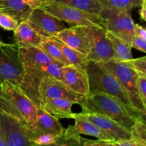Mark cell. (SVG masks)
I'll return each mask as SVG.
<instances>
[{
	"label": "cell",
	"mask_w": 146,
	"mask_h": 146,
	"mask_svg": "<svg viewBox=\"0 0 146 146\" xmlns=\"http://www.w3.org/2000/svg\"><path fill=\"white\" fill-rule=\"evenodd\" d=\"M36 111V105L19 87L7 81L0 84V113L15 118L27 127L31 132V140L38 134Z\"/></svg>",
	"instance_id": "obj_1"
},
{
	"label": "cell",
	"mask_w": 146,
	"mask_h": 146,
	"mask_svg": "<svg viewBox=\"0 0 146 146\" xmlns=\"http://www.w3.org/2000/svg\"><path fill=\"white\" fill-rule=\"evenodd\" d=\"M82 108V113H94L111 118L126 129L131 131L136 118L145 116L133 112L119 99L103 93L89 94Z\"/></svg>",
	"instance_id": "obj_2"
},
{
	"label": "cell",
	"mask_w": 146,
	"mask_h": 146,
	"mask_svg": "<svg viewBox=\"0 0 146 146\" xmlns=\"http://www.w3.org/2000/svg\"><path fill=\"white\" fill-rule=\"evenodd\" d=\"M86 72L89 84V94L103 93L113 96L119 99L133 112L145 116L134 108L125 88L102 64L88 61Z\"/></svg>",
	"instance_id": "obj_3"
},
{
	"label": "cell",
	"mask_w": 146,
	"mask_h": 146,
	"mask_svg": "<svg viewBox=\"0 0 146 146\" xmlns=\"http://www.w3.org/2000/svg\"><path fill=\"white\" fill-rule=\"evenodd\" d=\"M99 17L106 31L112 33L128 45H131L135 24L131 10L103 8Z\"/></svg>",
	"instance_id": "obj_4"
},
{
	"label": "cell",
	"mask_w": 146,
	"mask_h": 146,
	"mask_svg": "<svg viewBox=\"0 0 146 146\" xmlns=\"http://www.w3.org/2000/svg\"><path fill=\"white\" fill-rule=\"evenodd\" d=\"M25 71L19 58V48L15 44L0 47V84L7 81L24 88Z\"/></svg>",
	"instance_id": "obj_5"
},
{
	"label": "cell",
	"mask_w": 146,
	"mask_h": 146,
	"mask_svg": "<svg viewBox=\"0 0 146 146\" xmlns=\"http://www.w3.org/2000/svg\"><path fill=\"white\" fill-rule=\"evenodd\" d=\"M63 22L71 27H90L103 28L102 21L99 16L89 14L82 10L58 3H46L42 7Z\"/></svg>",
	"instance_id": "obj_6"
},
{
	"label": "cell",
	"mask_w": 146,
	"mask_h": 146,
	"mask_svg": "<svg viewBox=\"0 0 146 146\" xmlns=\"http://www.w3.org/2000/svg\"><path fill=\"white\" fill-rule=\"evenodd\" d=\"M101 64H102L121 83L128 93L134 108L145 115L146 108L141 103L137 89V78L138 74L123 61L111 59L107 62Z\"/></svg>",
	"instance_id": "obj_7"
},
{
	"label": "cell",
	"mask_w": 146,
	"mask_h": 146,
	"mask_svg": "<svg viewBox=\"0 0 146 146\" xmlns=\"http://www.w3.org/2000/svg\"><path fill=\"white\" fill-rule=\"evenodd\" d=\"M37 107L44 101L51 98L69 100L83 107L86 100V97L74 92L62 81L54 78H44L40 81L37 88Z\"/></svg>",
	"instance_id": "obj_8"
},
{
	"label": "cell",
	"mask_w": 146,
	"mask_h": 146,
	"mask_svg": "<svg viewBox=\"0 0 146 146\" xmlns=\"http://www.w3.org/2000/svg\"><path fill=\"white\" fill-rule=\"evenodd\" d=\"M0 134L6 146H38L27 127L3 113H0Z\"/></svg>",
	"instance_id": "obj_9"
},
{
	"label": "cell",
	"mask_w": 146,
	"mask_h": 146,
	"mask_svg": "<svg viewBox=\"0 0 146 146\" xmlns=\"http://www.w3.org/2000/svg\"><path fill=\"white\" fill-rule=\"evenodd\" d=\"M90 51L87 56L88 61L96 63H105L113 58V49L106 35L105 29L88 28Z\"/></svg>",
	"instance_id": "obj_10"
},
{
	"label": "cell",
	"mask_w": 146,
	"mask_h": 146,
	"mask_svg": "<svg viewBox=\"0 0 146 146\" xmlns=\"http://www.w3.org/2000/svg\"><path fill=\"white\" fill-rule=\"evenodd\" d=\"M27 21L42 37H54L66 28L63 21L47 12L42 7L34 9Z\"/></svg>",
	"instance_id": "obj_11"
},
{
	"label": "cell",
	"mask_w": 146,
	"mask_h": 146,
	"mask_svg": "<svg viewBox=\"0 0 146 146\" xmlns=\"http://www.w3.org/2000/svg\"><path fill=\"white\" fill-rule=\"evenodd\" d=\"M88 28V27L82 26L66 27L54 37L58 38L70 48L87 56L90 51Z\"/></svg>",
	"instance_id": "obj_12"
},
{
	"label": "cell",
	"mask_w": 146,
	"mask_h": 146,
	"mask_svg": "<svg viewBox=\"0 0 146 146\" xmlns=\"http://www.w3.org/2000/svg\"><path fill=\"white\" fill-rule=\"evenodd\" d=\"M80 114L111 137L113 142H118L131 138V133L129 130L106 115L94 113L81 112Z\"/></svg>",
	"instance_id": "obj_13"
},
{
	"label": "cell",
	"mask_w": 146,
	"mask_h": 146,
	"mask_svg": "<svg viewBox=\"0 0 146 146\" xmlns=\"http://www.w3.org/2000/svg\"><path fill=\"white\" fill-rule=\"evenodd\" d=\"M61 71V81L71 91L86 97L89 95V84L85 70L68 65L64 66Z\"/></svg>",
	"instance_id": "obj_14"
},
{
	"label": "cell",
	"mask_w": 146,
	"mask_h": 146,
	"mask_svg": "<svg viewBox=\"0 0 146 146\" xmlns=\"http://www.w3.org/2000/svg\"><path fill=\"white\" fill-rule=\"evenodd\" d=\"M44 5L38 0H0V11L11 16L20 24L27 21L34 9Z\"/></svg>",
	"instance_id": "obj_15"
},
{
	"label": "cell",
	"mask_w": 146,
	"mask_h": 146,
	"mask_svg": "<svg viewBox=\"0 0 146 146\" xmlns=\"http://www.w3.org/2000/svg\"><path fill=\"white\" fill-rule=\"evenodd\" d=\"M19 58L24 70L56 62L38 46L18 47Z\"/></svg>",
	"instance_id": "obj_16"
},
{
	"label": "cell",
	"mask_w": 146,
	"mask_h": 146,
	"mask_svg": "<svg viewBox=\"0 0 146 146\" xmlns=\"http://www.w3.org/2000/svg\"><path fill=\"white\" fill-rule=\"evenodd\" d=\"M36 116L38 135L41 133H51L56 135L64 133L65 128L59 122L58 118L41 107H37Z\"/></svg>",
	"instance_id": "obj_17"
},
{
	"label": "cell",
	"mask_w": 146,
	"mask_h": 146,
	"mask_svg": "<svg viewBox=\"0 0 146 146\" xmlns=\"http://www.w3.org/2000/svg\"><path fill=\"white\" fill-rule=\"evenodd\" d=\"M42 38L30 27L27 21L19 24L14 31V41L18 47L38 46Z\"/></svg>",
	"instance_id": "obj_18"
},
{
	"label": "cell",
	"mask_w": 146,
	"mask_h": 146,
	"mask_svg": "<svg viewBox=\"0 0 146 146\" xmlns=\"http://www.w3.org/2000/svg\"><path fill=\"white\" fill-rule=\"evenodd\" d=\"M74 104L73 101L64 98H51L43 101L40 106L56 117L57 118H72L74 113L71 107Z\"/></svg>",
	"instance_id": "obj_19"
},
{
	"label": "cell",
	"mask_w": 146,
	"mask_h": 146,
	"mask_svg": "<svg viewBox=\"0 0 146 146\" xmlns=\"http://www.w3.org/2000/svg\"><path fill=\"white\" fill-rule=\"evenodd\" d=\"M72 119H74L75 121V124L73 125L74 129L80 135L84 134V135L96 137L98 140H101V141L113 142L111 137L103 132L100 128H98L93 123L86 119L85 117L81 115L80 113H74Z\"/></svg>",
	"instance_id": "obj_20"
},
{
	"label": "cell",
	"mask_w": 146,
	"mask_h": 146,
	"mask_svg": "<svg viewBox=\"0 0 146 146\" xmlns=\"http://www.w3.org/2000/svg\"><path fill=\"white\" fill-rule=\"evenodd\" d=\"M46 3H58L65 4L89 14L98 16H99L103 9V7L97 0H46Z\"/></svg>",
	"instance_id": "obj_21"
},
{
	"label": "cell",
	"mask_w": 146,
	"mask_h": 146,
	"mask_svg": "<svg viewBox=\"0 0 146 146\" xmlns=\"http://www.w3.org/2000/svg\"><path fill=\"white\" fill-rule=\"evenodd\" d=\"M106 30V29H105ZM106 35L111 41L113 49V58L119 61H125L133 58L131 46L110 31L106 30Z\"/></svg>",
	"instance_id": "obj_22"
},
{
	"label": "cell",
	"mask_w": 146,
	"mask_h": 146,
	"mask_svg": "<svg viewBox=\"0 0 146 146\" xmlns=\"http://www.w3.org/2000/svg\"><path fill=\"white\" fill-rule=\"evenodd\" d=\"M54 38L55 39L57 45L61 48L64 57L66 58L70 65H72L74 66L81 68V69L86 71L87 63L88 61L86 56L73 49V48H70L69 46L64 44V43L61 42V41H59L56 37H54Z\"/></svg>",
	"instance_id": "obj_23"
},
{
	"label": "cell",
	"mask_w": 146,
	"mask_h": 146,
	"mask_svg": "<svg viewBox=\"0 0 146 146\" xmlns=\"http://www.w3.org/2000/svg\"><path fill=\"white\" fill-rule=\"evenodd\" d=\"M38 47L55 61L64 66L70 65L66 58L64 57L61 48L57 45L54 37H43Z\"/></svg>",
	"instance_id": "obj_24"
},
{
	"label": "cell",
	"mask_w": 146,
	"mask_h": 146,
	"mask_svg": "<svg viewBox=\"0 0 146 146\" xmlns=\"http://www.w3.org/2000/svg\"><path fill=\"white\" fill-rule=\"evenodd\" d=\"M104 9L132 10L133 8L141 7L143 0H97Z\"/></svg>",
	"instance_id": "obj_25"
},
{
	"label": "cell",
	"mask_w": 146,
	"mask_h": 146,
	"mask_svg": "<svg viewBox=\"0 0 146 146\" xmlns=\"http://www.w3.org/2000/svg\"><path fill=\"white\" fill-rule=\"evenodd\" d=\"M130 131L131 136L146 141L145 118L143 117H138L136 118L135 124L133 125Z\"/></svg>",
	"instance_id": "obj_26"
},
{
	"label": "cell",
	"mask_w": 146,
	"mask_h": 146,
	"mask_svg": "<svg viewBox=\"0 0 146 146\" xmlns=\"http://www.w3.org/2000/svg\"><path fill=\"white\" fill-rule=\"evenodd\" d=\"M123 62L133 69L138 75L146 76V56L131 58Z\"/></svg>",
	"instance_id": "obj_27"
},
{
	"label": "cell",
	"mask_w": 146,
	"mask_h": 146,
	"mask_svg": "<svg viewBox=\"0 0 146 146\" xmlns=\"http://www.w3.org/2000/svg\"><path fill=\"white\" fill-rule=\"evenodd\" d=\"M19 26V23L15 19L8 14L0 11V27L7 31H14Z\"/></svg>",
	"instance_id": "obj_28"
},
{
	"label": "cell",
	"mask_w": 146,
	"mask_h": 146,
	"mask_svg": "<svg viewBox=\"0 0 146 146\" xmlns=\"http://www.w3.org/2000/svg\"><path fill=\"white\" fill-rule=\"evenodd\" d=\"M137 89L141 103L143 106L146 108V76H138Z\"/></svg>",
	"instance_id": "obj_29"
},
{
	"label": "cell",
	"mask_w": 146,
	"mask_h": 146,
	"mask_svg": "<svg viewBox=\"0 0 146 146\" xmlns=\"http://www.w3.org/2000/svg\"><path fill=\"white\" fill-rule=\"evenodd\" d=\"M115 146H146V141L131 136L129 139L114 142Z\"/></svg>",
	"instance_id": "obj_30"
},
{
	"label": "cell",
	"mask_w": 146,
	"mask_h": 146,
	"mask_svg": "<svg viewBox=\"0 0 146 146\" xmlns=\"http://www.w3.org/2000/svg\"><path fill=\"white\" fill-rule=\"evenodd\" d=\"M131 46V48H134L143 53L146 52V40L141 37L133 35Z\"/></svg>",
	"instance_id": "obj_31"
},
{
	"label": "cell",
	"mask_w": 146,
	"mask_h": 146,
	"mask_svg": "<svg viewBox=\"0 0 146 146\" xmlns=\"http://www.w3.org/2000/svg\"><path fill=\"white\" fill-rule=\"evenodd\" d=\"M83 144L84 146H115L114 142H111V141H101V140H94L87 139L81 137Z\"/></svg>",
	"instance_id": "obj_32"
},
{
	"label": "cell",
	"mask_w": 146,
	"mask_h": 146,
	"mask_svg": "<svg viewBox=\"0 0 146 146\" xmlns=\"http://www.w3.org/2000/svg\"><path fill=\"white\" fill-rule=\"evenodd\" d=\"M133 35L139 36L141 38L146 40V30L142 26L139 25L138 24H135L134 25Z\"/></svg>",
	"instance_id": "obj_33"
},
{
	"label": "cell",
	"mask_w": 146,
	"mask_h": 146,
	"mask_svg": "<svg viewBox=\"0 0 146 146\" xmlns=\"http://www.w3.org/2000/svg\"><path fill=\"white\" fill-rule=\"evenodd\" d=\"M139 14L140 17H141V19L143 21H146V4L143 3V4L141 5V9L139 10Z\"/></svg>",
	"instance_id": "obj_34"
},
{
	"label": "cell",
	"mask_w": 146,
	"mask_h": 146,
	"mask_svg": "<svg viewBox=\"0 0 146 146\" xmlns=\"http://www.w3.org/2000/svg\"><path fill=\"white\" fill-rule=\"evenodd\" d=\"M0 146H6L5 143H4V141H3L2 138H1V135L0 134Z\"/></svg>",
	"instance_id": "obj_35"
},
{
	"label": "cell",
	"mask_w": 146,
	"mask_h": 146,
	"mask_svg": "<svg viewBox=\"0 0 146 146\" xmlns=\"http://www.w3.org/2000/svg\"><path fill=\"white\" fill-rule=\"evenodd\" d=\"M5 45H7V44H6V43H4V42H3V41H1V38H0V47L4 46H5Z\"/></svg>",
	"instance_id": "obj_36"
},
{
	"label": "cell",
	"mask_w": 146,
	"mask_h": 146,
	"mask_svg": "<svg viewBox=\"0 0 146 146\" xmlns=\"http://www.w3.org/2000/svg\"><path fill=\"white\" fill-rule=\"evenodd\" d=\"M38 1H41V2H42V3H44V4H45V3H46V0H38Z\"/></svg>",
	"instance_id": "obj_37"
},
{
	"label": "cell",
	"mask_w": 146,
	"mask_h": 146,
	"mask_svg": "<svg viewBox=\"0 0 146 146\" xmlns=\"http://www.w3.org/2000/svg\"><path fill=\"white\" fill-rule=\"evenodd\" d=\"M143 1L144 2H146V0H143Z\"/></svg>",
	"instance_id": "obj_38"
}]
</instances>
